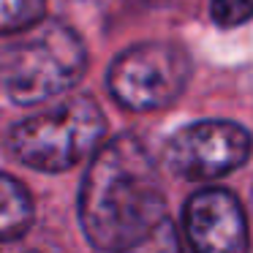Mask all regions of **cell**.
Returning <instances> with one entry per match:
<instances>
[{
	"mask_svg": "<svg viewBox=\"0 0 253 253\" xmlns=\"http://www.w3.org/2000/svg\"><path fill=\"white\" fill-rule=\"evenodd\" d=\"M166 196L153 155L131 133L101 144L79 188V223L101 253H126L158 229Z\"/></svg>",
	"mask_w": 253,
	"mask_h": 253,
	"instance_id": "1",
	"label": "cell"
},
{
	"mask_svg": "<svg viewBox=\"0 0 253 253\" xmlns=\"http://www.w3.org/2000/svg\"><path fill=\"white\" fill-rule=\"evenodd\" d=\"M87 71V46L74 28L44 19L0 49V90L19 106L68 93Z\"/></svg>",
	"mask_w": 253,
	"mask_h": 253,
	"instance_id": "2",
	"label": "cell"
},
{
	"mask_svg": "<svg viewBox=\"0 0 253 253\" xmlns=\"http://www.w3.org/2000/svg\"><path fill=\"white\" fill-rule=\"evenodd\" d=\"M106 136V117L90 95L60 101L19 120L8 131L6 150L36 171H66L93 158Z\"/></svg>",
	"mask_w": 253,
	"mask_h": 253,
	"instance_id": "3",
	"label": "cell"
},
{
	"mask_svg": "<svg viewBox=\"0 0 253 253\" xmlns=\"http://www.w3.org/2000/svg\"><path fill=\"white\" fill-rule=\"evenodd\" d=\"M191 79V57L171 41H144L112 60L106 87L128 112H158L174 104Z\"/></svg>",
	"mask_w": 253,
	"mask_h": 253,
	"instance_id": "4",
	"label": "cell"
},
{
	"mask_svg": "<svg viewBox=\"0 0 253 253\" xmlns=\"http://www.w3.org/2000/svg\"><path fill=\"white\" fill-rule=\"evenodd\" d=\"M253 153L248 128L231 120H199L174 131L164 144V164L171 174L210 182L240 169Z\"/></svg>",
	"mask_w": 253,
	"mask_h": 253,
	"instance_id": "5",
	"label": "cell"
},
{
	"mask_svg": "<svg viewBox=\"0 0 253 253\" xmlns=\"http://www.w3.org/2000/svg\"><path fill=\"white\" fill-rule=\"evenodd\" d=\"M182 229L193 253H248V220L226 188H202L182 207Z\"/></svg>",
	"mask_w": 253,
	"mask_h": 253,
	"instance_id": "6",
	"label": "cell"
},
{
	"mask_svg": "<svg viewBox=\"0 0 253 253\" xmlns=\"http://www.w3.org/2000/svg\"><path fill=\"white\" fill-rule=\"evenodd\" d=\"M36 204L30 191L8 171H0V242L19 240L30 231Z\"/></svg>",
	"mask_w": 253,
	"mask_h": 253,
	"instance_id": "7",
	"label": "cell"
},
{
	"mask_svg": "<svg viewBox=\"0 0 253 253\" xmlns=\"http://www.w3.org/2000/svg\"><path fill=\"white\" fill-rule=\"evenodd\" d=\"M46 0H0V36H22L44 22Z\"/></svg>",
	"mask_w": 253,
	"mask_h": 253,
	"instance_id": "8",
	"label": "cell"
},
{
	"mask_svg": "<svg viewBox=\"0 0 253 253\" xmlns=\"http://www.w3.org/2000/svg\"><path fill=\"white\" fill-rule=\"evenodd\" d=\"M126 253H182L180 231H177V226L166 218L158 229H153L142 242H136L133 248H128Z\"/></svg>",
	"mask_w": 253,
	"mask_h": 253,
	"instance_id": "9",
	"label": "cell"
},
{
	"mask_svg": "<svg viewBox=\"0 0 253 253\" xmlns=\"http://www.w3.org/2000/svg\"><path fill=\"white\" fill-rule=\"evenodd\" d=\"M210 14L220 28H237L253 17V0H210Z\"/></svg>",
	"mask_w": 253,
	"mask_h": 253,
	"instance_id": "10",
	"label": "cell"
}]
</instances>
